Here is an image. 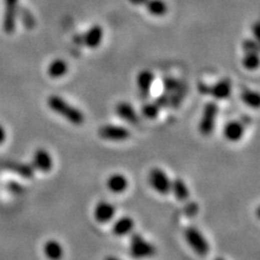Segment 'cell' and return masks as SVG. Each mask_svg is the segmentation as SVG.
<instances>
[{
	"label": "cell",
	"instance_id": "6da1fadb",
	"mask_svg": "<svg viewBox=\"0 0 260 260\" xmlns=\"http://www.w3.org/2000/svg\"><path fill=\"white\" fill-rule=\"evenodd\" d=\"M47 104H48V108L52 112H55L56 114L62 116L64 119H66V121L73 125L81 126L85 123L84 113L79 109H77L76 106L69 103L62 97L52 95L47 99Z\"/></svg>",
	"mask_w": 260,
	"mask_h": 260
},
{
	"label": "cell",
	"instance_id": "7a4b0ae2",
	"mask_svg": "<svg viewBox=\"0 0 260 260\" xmlns=\"http://www.w3.org/2000/svg\"><path fill=\"white\" fill-rule=\"evenodd\" d=\"M157 252L156 246L148 241L141 233H133L129 241V255L137 260L154 257Z\"/></svg>",
	"mask_w": 260,
	"mask_h": 260
},
{
	"label": "cell",
	"instance_id": "3957f363",
	"mask_svg": "<svg viewBox=\"0 0 260 260\" xmlns=\"http://www.w3.org/2000/svg\"><path fill=\"white\" fill-rule=\"evenodd\" d=\"M184 237L188 245L193 249L196 255L204 257L209 252L210 246L203 233L196 226L190 225L184 231Z\"/></svg>",
	"mask_w": 260,
	"mask_h": 260
},
{
	"label": "cell",
	"instance_id": "277c9868",
	"mask_svg": "<svg viewBox=\"0 0 260 260\" xmlns=\"http://www.w3.org/2000/svg\"><path fill=\"white\" fill-rule=\"evenodd\" d=\"M218 111L219 108L216 102L210 101L205 104L202 113V117L199 119V123H198V131L202 136L208 137L214 132L215 126H216V119L218 116Z\"/></svg>",
	"mask_w": 260,
	"mask_h": 260
},
{
	"label": "cell",
	"instance_id": "5b68a950",
	"mask_svg": "<svg viewBox=\"0 0 260 260\" xmlns=\"http://www.w3.org/2000/svg\"><path fill=\"white\" fill-rule=\"evenodd\" d=\"M98 135L106 141L113 142H122L128 140L131 136L130 131L121 125L114 124H105L102 125L98 130Z\"/></svg>",
	"mask_w": 260,
	"mask_h": 260
},
{
	"label": "cell",
	"instance_id": "8992f818",
	"mask_svg": "<svg viewBox=\"0 0 260 260\" xmlns=\"http://www.w3.org/2000/svg\"><path fill=\"white\" fill-rule=\"evenodd\" d=\"M149 183L152 189L162 195H167L170 193L171 180L165 170L159 167L152 168L149 172Z\"/></svg>",
	"mask_w": 260,
	"mask_h": 260
},
{
	"label": "cell",
	"instance_id": "52a82bcc",
	"mask_svg": "<svg viewBox=\"0 0 260 260\" xmlns=\"http://www.w3.org/2000/svg\"><path fill=\"white\" fill-rule=\"evenodd\" d=\"M19 0H5V15H4V30L8 34L15 32L16 20L18 16Z\"/></svg>",
	"mask_w": 260,
	"mask_h": 260
},
{
	"label": "cell",
	"instance_id": "ba28073f",
	"mask_svg": "<svg viewBox=\"0 0 260 260\" xmlns=\"http://www.w3.org/2000/svg\"><path fill=\"white\" fill-rule=\"evenodd\" d=\"M116 208L110 202L100 201L93 209V218L99 223H108L115 217Z\"/></svg>",
	"mask_w": 260,
	"mask_h": 260
},
{
	"label": "cell",
	"instance_id": "9c48e42d",
	"mask_svg": "<svg viewBox=\"0 0 260 260\" xmlns=\"http://www.w3.org/2000/svg\"><path fill=\"white\" fill-rule=\"evenodd\" d=\"M33 167L42 172H49L53 167V158L48 150L38 148L33 154Z\"/></svg>",
	"mask_w": 260,
	"mask_h": 260
},
{
	"label": "cell",
	"instance_id": "30bf717a",
	"mask_svg": "<svg viewBox=\"0 0 260 260\" xmlns=\"http://www.w3.org/2000/svg\"><path fill=\"white\" fill-rule=\"evenodd\" d=\"M232 92V83L229 78L220 79L218 83L212 86H207L206 95H209L216 100L228 99Z\"/></svg>",
	"mask_w": 260,
	"mask_h": 260
},
{
	"label": "cell",
	"instance_id": "8fae6325",
	"mask_svg": "<svg viewBox=\"0 0 260 260\" xmlns=\"http://www.w3.org/2000/svg\"><path fill=\"white\" fill-rule=\"evenodd\" d=\"M222 133L223 137L228 140L229 142L235 143L242 140L245 133V127L241 122L231 121L224 125Z\"/></svg>",
	"mask_w": 260,
	"mask_h": 260
},
{
	"label": "cell",
	"instance_id": "7c38bea8",
	"mask_svg": "<svg viewBox=\"0 0 260 260\" xmlns=\"http://www.w3.org/2000/svg\"><path fill=\"white\" fill-rule=\"evenodd\" d=\"M155 76L153 72L149 70L141 71L137 75V87L139 90V95L142 99L148 98L152 88V85L154 83Z\"/></svg>",
	"mask_w": 260,
	"mask_h": 260
},
{
	"label": "cell",
	"instance_id": "4fadbf2b",
	"mask_svg": "<svg viewBox=\"0 0 260 260\" xmlns=\"http://www.w3.org/2000/svg\"><path fill=\"white\" fill-rule=\"evenodd\" d=\"M115 112L119 118L127 122L128 124L136 125L139 122V116L136 109L133 108V105L131 103L127 101L118 102L115 108Z\"/></svg>",
	"mask_w": 260,
	"mask_h": 260
},
{
	"label": "cell",
	"instance_id": "5bb4252c",
	"mask_svg": "<svg viewBox=\"0 0 260 260\" xmlns=\"http://www.w3.org/2000/svg\"><path fill=\"white\" fill-rule=\"evenodd\" d=\"M128 179L123 173L115 172L112 173L109 176V178L106 179V186L108 189L114 193V194H122L126 190L128 189Z\"/></svg>",
	"mask_w": 260,
	"mask_h": 260
},
{
	"label": "cell",
	"instance_id": "9a60e30c",
	"mask_svg": "<svg viewBox=\"0 0 260 260\" xmlns=\"http://www.w3.org/2000/svg\"><path fill=\"white\" fill-rule=\"evenodd\" d=\"M133 228H135V221L129 216H123L118 218L116 221L113 223L112 232L114 235L118 237H123L126 235H129L132 233Z\"/></svg>",
	"mask_w": 260,
	"mask_h": 260
},
{
	"label": "cell",
	"instance_id": "2e32d148",
	"mask_svg": "<svg viewBox=\"0 0 260 260\" xmlns=\"http://www.w3.org/2000/svg\"><path fill=\"white\" fill-rule=\"evenodd\" d=\"M103 30L100 25H93L91 29L87 31L85 35H83V44L88 48L95 49L98 48L102 42Z\"/></svg>",
	"mask_w": 260,
	"mask_h": 260
},
{
	"label": "cell",
	"instance_id": "e0dca14e",
	"mask_svg": "<svg viewBox=\"0 0 260 260\" xmlns=\"http://www.w3.org/2000/svg\"><path fill=\"white\" fill-rule=\"evenodd\" d=\"M44 254L49 260H61L64 256V248L57 239L50 238L44 245Z\"/></svg>",
	"mask_w": 260,
	"mask_h": 260
},
{
	"label": "cell",
	"instance_id": "ac0fdd59",
	"mask_svg": "<svg viewBox=\"0 0 260 260\" xmlns=\"http://www.w3.org/2000/svg\"><path fill=\"white\" fill-rule=\"evenodd\" d=\"M170 192L173 193L179 202H185L190 196L189 188L182 178H175L171 180Z\"/></svg>",
	"mask_w": 260,
	"mask_h": 260
},
{
	"label": "cell",
	"instance_id": "d6986e66",
	"mask_svg": "<svg viewBox=\"0 0 260 260\" xmlns=\"http://www.w3.org/2000/svg\"><path fill=\"white\" fill-rule=\"evenodd\" d=\"M69 71V65L66 63L64 60L62 59H56L48 65V75L51 78H61L64 75H66V73Z\"/></svg>",
	"mask_w": 260,
	"mask_h": 260
},
{
	"label": "cell",
	"instance_id": "ffe728a7",
	"mask_svg": "<svg viewBox=\"0 0 260 260\" xmlns=\"http://www.w3.org/2000/svg\"><path fill=\"white\" fill-rule=\"evenodd\" d=\"M146 10L149 11L150 15L154 17H163L168 11L167 4L164 0H148V3L144 5Z\"/></svg>",
	"mask_w": 260,
	"mask_h": 260
},
{
	"label": "cell",
	"instance_id": "44dd1931",
	"mask_svg": "<svg viewBox=\"0 0 260 260\" xmlns=\"http://www.w3.org/2000/svg\"><path fill=\"white\" fill-rule=\"evenodd\" d=\"M8 167L11 170L17 172L18 175L26 179H30L34 176V167H33V165H28L23 163H9Z\"/></svg>",
	"mask_w": 260,
	"mask_h": 260
},
{
	"label": "cell",
	"instance_id": "7402d4cb",
	"mask_svg": "<svg viewBox=\"0 0 260 260\" xmlns=\"http://www.w3.org/2000/svg\"><path fill=\"white\" fill-rule=\"evenodd\" d=\"M241 100L251 109H257L260 103L259 93L250 89H245L241 92Z\"/></svg>",
	"mask_w": 260,
	"mask_h": 260
},
{
	"label": "cell",
	"instance_id": "603a6c76",
	"mask_svg": "<svg viewBox=\"0 0 260 260\" xmlns=\"http://www.w3.org/2000/svg\"><path fill=\"white\" fill-rule=\"evenodd\" d=\"M161 106L157 104V102H146L142 105L141 114L148 119H154L158 116L159 111H161Z\"/></svg>",
	"mask_w": 260,
	"mask_h": 260
},
{
	"label": "cell",
	"instance_id": "cb8c5ba5",
	"mask_svg": "<svg viewBox=\"0 0 260 260\" xmlns=\"http://www.w3.org/2000/svg\"><path fill=\"white\" fill-rule=\"evenodd\" d=\"M242 64L246 70L255 71L259 66L258 52H246L242 60Z\"/></svg>",
	"mask_w": 260,
	"mask_h": 260
},
{
	"label": "cell",
	"instance_id": "d4e9b609",
	"mask_svg": "<svg viewBox=\"0 0 260 260\" xmlns=\"http://www.w3.org/2000/svg\"><path fill=\"white\" fill-rule=\"evenodd\" d=\"M182 81H178V79L173 77H165L163 81L164 85V93L166 95H169L172 91H175L178 87L181 84Z\"/></svg>",
	"mask_w": 260,
	"mask_h": 260
},
{
	"label": "cell",
	"instance_id": "484cf974",
	"mask_svg": "<svg viewBox=\"0 0 260 260\" xmlns=\"http://www.w3.org/2000/svg\"><path fill=\"white\" fill-rule=\"evenodd\" d=\"M243 49L245 52H258L259 45L257 41H251V39H246L243 43Z\"/></svg>",
	"mask_w": 260,
	"mask_h": 260
},
{
	"label": "cell",
	"instance_id": "4316f807",
	"mask_svg": "<svg viewBox=\"0 0 260 260\" xmlns=\"http://www.w3.org/2000/svg\"><path fill=\"white\" fill-rule=\"evenodd\" d=\"M9 190L13 193H16V194H21L23 192V186L17 182H11L9 184Z\"/></svg>",
	"mask_w": 260,
	"mask_h": 260
},
{
	"label": "cell",
	"instance_id": "83f0119b",
	"mask_svg": "<svg viewBox=\"0 0 260 260\" xmlns=\"http://www.w3.org/2000/svg\"><path fill=\"white\" fill-rule=\"evenodd\" d=\"M7 139V132H6V129L4 126L0 124V145H2L3 143H5Z\"/></svg>",
	"mask_w": 260,
	"mask_h": 260
},
{
	"label": "cell",
	"instance_id": "f1b7e54d",
	"mask_svg": "<svg viewBox=\"0 0 260 260\" xmlns=\"http://www.w3.org/2000/svg\"><path fill=\"white\" fill-rule=\"evenodd\" d=\"M128 2L135 6H144L148 3V0H128Z\"/></svg>",
	"mask_w": 260,
	"mask_h": 260
},
{
	"label": "cell",
	"instance_id": "f546056e",
	"mask_svg": "<svg viewBox=\"0 0 260 260\" xmlns=\"http://www.w3.org/2000/svg\"><path fill=\"white\" fill-rule=\"evenodd\" d=\"M259 29H260V26H259V23H256L255 25H254V35H255V37H256V39H258L259 38Z\"/></svg>",
	"mask_w": 260,
	"mask_h": 260
},
{
	"label": "cell",
	"instance_id": "4dcf8cb0",
	"mask_svg": "<svg viewBox=\"0 0 260 260\" xmlns=\"http://www.w3.org/2000/svg\"><path fill=\"white\" fill-rule=\"evenodd\" d=\"M103 260H122L121 258H118L116 256H113V255H110V256H106Z\"/></svg>",
	"mask_w": 260,
	"mask_h": 260
},
{
	"label": "cell",
	"instance_id": "1f68e13d",
	"mask_svg": "<svg viewBox=\"0 0 260 260\" xmlns=\"http://www.w3.org/2000/svg\"><path fill=\"white\" fill-rule=\"evenodd\" d=\"M214 260H225V259L222 258V257H217V258H215Z\"/></svg>",
	"mask_w": 260,
	"mask_h": 260
}]
</instances>
